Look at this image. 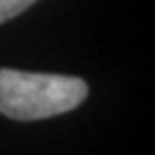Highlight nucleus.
Here are the masks:
<instances>
[{
    "instance_id": "nucleus-1",
    "label": "nucleus",
    "mask_w": 155,
    "mask_h": 155,
    "mask_svg": "<svg viewBox=\"0 0 155 155\" xmlns=\"http://www.w3.org/2000/svg\"><path fill=\"white\" fill-rule=\"evenodd\" d=\"M88 95L82 78L0 69V114L13 121H41L78 108Z\"/></svg>"
},
{
    "instance_id": "nucleus-2",
    "label": "nucleus",
    "mask_w": 155,
    "mask_h": 155,
    "mask_svg": "<svg viewBox=\"0 0 155 155\" xmlns=\"http://www.w3.org/2000/svg\"><path fill=\"white\" fill-rule=\"evenodd\" d=\"M37 0H0V24L30 9Z\"/></svg>"
}]
</instances>
